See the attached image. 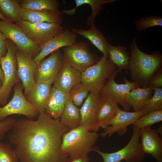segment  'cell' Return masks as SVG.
<instances>
[{"instance_id": "6da1fadb", "label": "cell", "mask_w": 162, "mask_h": 162, "mask_svg": "<svg viewBox=\"0 0 162 162\" xmlns=\"http://www.w3.org/2000/svg\"><path fill=\"white\" fill-rule=\"evenodd\" d=\"M69 128L45 112L36 120H16L8 136L20 162H68V156L60 151L63 135Z\"/></svg>"}, {"instance_id": "7a4b0ae2", "label": "cell", "mask_w": 162, "mask_h": 162, "mask_svg": "<svg viewBox=\"0 0 162 162\" xmlns=\"http://www.w3.org/2000/svg\"><path fill=\"white\" fill-rule=\"evenodd\" d=\"M130 46L131 55L128 69L130 71L131 78L139 87L147 88L150 78L162 68V54L158 51H154L151 54L141 51L134 37Z\"/></svg>"}, {"instance_id": "3957f363", "label": "cell", "mask_w": 162, "mask_h": 162, "mask_svg": "<svg viewBox=\"0 0 162 162\" xmlns=\"http://www.w3.org/2000/svg\"><path fill=\"white\" fill-rule=\"evenodd\" d=\"M98 137L97 132L89 131L81 126L71 129L62 136L61 152L69 156L68 160L84 158L89 152L100 150L94 146Z\"/></svg>"}, {"instance_id": "277c9868", "label": "cell", "mask_w": 162, "mask_h": 162, "mask_svg": "<svg viewBox=\"0 0 162 162\" xmlns=\"http://www.w3.org/2000/svg\"><path fill=\"white\" fill-rule=\"evenodd\" d=\"M117 70L107 56H103L94 65L81 73V82L90 92L95 95L99 92L114 72Z\"/></svg>"}, {"instance_id": "5b68a950", "label": "cell", "mask_w": 162, "mask_h": 162, "mask_svg": "<svg viewBox=\"0 0 162 162\" xmlns=\"http://www.w3.org/2000/svg\"><path fill=\"white\" fill-rule=\"evenodd\" d=\"M7 52L5 56L0 57V64L4 74V80L0 89V104L7 103L12 87L21 81L17 73V63L16 56L17 47L10 40L7 39Z\"/></svg>"}, {"instance_id": "8992f818", "label": "cell", "mask_w": 162, "mask_h": 162, "mask_svg": "<svg viewBox=\"0 0 162 162\" xmlns=\"http://www.w3.org/2000/svg\"><path fill=\"white\" fill-rule=\"evenodd\" d=\"M63 55L64 63L81 73L99 59L91 51L87 44L82 41L64 47Z\"/></svg>"}, {"instance_id": "52a82bcc", "label": "cell", "mask_w": 162, "mask_h": 162, "mask_svg": "<svg viewBox=\"0 0 162 162\" xmlns=\"http://www.w3.org/2000/svg\"><path fill=\"white\" fill-rule=\"evenodd\" d=\"M133 134L127 144L120 150L114 152L106 153L100 150L96 152L102 158L104 162H121L123 160L126 162H142L145 154L142 150L139 142L140 129L132 125Z\"/></svg>"}, {"instance_id": "ba28073f", "label": "cell", "mask_w": 162, "mask_h": 162, "mask_svg": "<svg viewBox=\"0 0 162 162\" xmlns=\"http://www.w3.org/2000/svg\"><path fill=\"white\" fill-rule=\"evenodd\" d=\"M23 88L20 81L14 86V92L12 99L3 106L0 107V122L13 114L23 115L31 119L38 116L39 112L23 94Z\"/></svg>"}, {"instance_id": "9c48e42d", "label": "cell", "mask_w": 162, "mask_h": 162, "mask_svg": "<svg viewBox=\"0 0 162 162\" xmlns=\"http://www.w3.org/2000/svg\"><path fill=\"white\" fill-rule=\"evenodd\" d=\"M118 73L117 70L114 72L99 94L102 98L120 104L124 110L129 111L131 106L126 101L127 96L132 90L139 86L136 82L129 81L125 77H123L124 84L117 83L115 78Z\"/></svg>"}, {"instance_id": "30bf717a", "label": "cell", "mask_w": 162, "mask_h": 162, "mask_svg": "<svg viewBox=\"0 0 162 162\" xmlns=\"http://www.w3.org/2000/svg\"><path fill=\"white\" fill-rule=\"evenodd\" d=\"M16 24L29 39L41 47L64 30L61 24L58 23H33L22 20Z\"/></svg>"}, {"instance_id": "8fae6325", "label": "cell", "mask_w": 162, "mask_h": 162, "mask_svg": "<svg viewBox=\"0 0 162 162\" xmlns=\"http://www.w3.org/2000/svg\"><path fill=\"white\" fill-rule=\"evenodd\" d=\"M0 30L18 49L29 54L33 58L40 51L41 47L29 39L16 24L0 20Z\"/></svg>"}, {"instance_id": "7c38bea8", "label": "cell", "mask_w": 162, "mask_h": 162, "mask_svg": "<svg viewBox=\"0 0 162 162\" xmlns=\"http://www.w3.org/2000/svg\"><path fill=\"white\" fill-rule=\"evenodd\" d=\"M43 59L37 65L34 75L35 83L51 85L59 70L64 63L63 54L58 49Z\"/></svg>"}, {"instance_id": "4fadbf2b", "label": "cell", "mask_w": 162, "mask_h": 162, "mask_svg": "<svg viewBox=\"0 0 162 162\" xmlns=\"http://www.w3.org/2000/svg\"><path fill=\"white\" fill-rule=\"evenodd\" d=\"M16 56L17 76L22 82L26 96L35 83L34 75L37 65L30 55L17 48Z\"/></svg>"}, {"instance_id": "5bb4252c", "label": "cell", "mask_w": 162, "mask_h": 162, "mask_svg": "<svg viewBox=\"0 0 162 162\" xmlns=\"http://www.w3.org/2000/svg\"><path fill=\"white\" fill-rule=\"evenodd\" d=\"M148 113L145 111L130 112L119 108L116 115L110 122L109 126L104 129V132L100 135L103 137H109L117 133L118 136H123L127 131L129 125L133 124L138 119Z\"/></svg>"}, {"instance_id": "9a60e30c", "label": "cell", "mask_w": 162, "mask_h": 162, "mask_svg": "<svg viewBox=\"0 0 162 162\" xmlns=\"http://www.w3.org/2000/svg\"><path fill=\"white\" fill-rule=\"evenodd\" d=\"M158 133L151 127L140 129V144L144 154H150L158 162H162V138Z\"/></svg>"}, {"instance_id": "2e32d148", "label": "cell", "mask_w": 162, "mask_h": 162, "mask_svg": "<svg viewBox=\"0 0 162 162\" xmlns=\"http://www.w3.org/2000/svg\"><path fill=\"white\" fill-rule=\"evenodd\" d=\"M77 35L68 29L51 39L41 47L39 53L33 61L38 65L44 58L61 47L69 46L76 42Z\"/></svg>"}, {"instance_id": "e0dca14e", "label": "cell", "mask_w": 162, "mask_h": 162, "mask_svg": "<svg viewBox=\"0 0 162 162\" xmlns=\"http://www.w3.org/2000/svg\"><path fill=\"white\" fill-rule=\"evenodd\" d=\"M101 98L99 94L90 92L80 109L81 117L80 125L90 131H98L100 128L96 119V114Z\"/></svg>"}, {"instance_id": "ac0fdd59", "label": "cell", "mask_w": 162, "mask_h": 162, "mask_svg": "<svg viewBox=\"0 0 162 162\" xmlns=\"http://www.w3.org/2000/svg\"><path fill=\"white\" fill-rule=\"evenodd\" d=\"M81 81V73L64 63L53 83V87L62 92L69 93L75 85Z\"/></svg>"}, {"instance_id": "d6986e66", "label": "cell", "mask_w": 162, "mask_h": 162, "mask_svg": "<svg viewBox=\"0 0 162 162\" xmlns=\"http://www.w3.org/2000/svg\"><path fill=\"white\" fill-rule=\"evenodd\" d=\"M62 12L58 9L55 10H33L21 9L20 16L22 20L31 23L62 22Z\"/></svg>"}, {"instance_id": "ffe728a7", "label": "cell", "mask_w": 162, "mask_h": 162, "mask_svg": "<svg viewBox=\"0 0 162 162\" xmlns=\"http://www.w3.org/2000/svg\"><path fill=\"white\" fill-rule=\"evenodd\" d=\"M51 88V85L35 82L28 94L25 97L39 113L45 112Z\"/></svg>"}, {"instance_id": "44dd1931", "label": "cell", "mask_w": 162, "mask_h": 162, "mask_svg": "<svg viewBox=\"0 0 162 162\" xmlns=\"http://www.w3.org/2000/svg\"><path fill=\"white\" fill-rule=\"evenodd\" d=\"M69 93L62 92L52 87L46 104L45 112L50 117L59 119L66 102L70 100Z\"/></svg>"}, {"instance_id": "7402d4cb", "label": "cell", "mask_w": 162, "mask_h": 162, "mask_svg": "<svg viewBox=\"0 0 162 162\" xmlns=\"http://www.w3.org/2000/svg\"><path fill=\"white\" fill-rule=\"evenodd\" d=\"M119 108L117 104L101 97L96 114V119L99 127L104 129L108 126Z\"/></svg>"}, {"instance_id": "603a6c76", "label": "cell", "mask_w": 162, "mask_h": 162, "mask_svg": "<svg viewBox=\"0 0 162 162\" xmlns=\"http://www.w3.org/2000/svg\"><path fill=\"white\" fill-rule=\"evenodd\" d=\"M90 26L88 30L74 28L72 31L76 34L82 36L88 39L103 53V56L109 57L107 52L108 43L107 39L94 23Z\"/></svg>"}, {"instance_id": "cb8c5ba5", "label": "cell", "mask_w": 162, "mask_h": 162, "mask_svg": "<svg viewBox=\"0 0 162 162\" xmlns=\"http://www.w3.org/2000/svg\"><path fill=\"white\" fill-rule=\"evenodd\" d=\"M153 90L150 87L134 88L128 94L126 101L133 107L134 112L143 111L146 103L152 96Z\"/></svg>"}, {"instance_id": "d4e9b609", "label": "cell", "mask_w": 162, "mask_h": 162, "mask_svg": "<svg viewBox=\"0 0 162 162\" xmlns=\"http://www.w3.org/2000/svg\"><path fill=\"white\" fill-rule=\"evenodd\" d=\"M126 46H114L108 44L107 52L109 59L117 67L118 72L129 69L130 57Z\"/></svg>"}, {"instance_id": "484cf974", "label": "cell", "mask_w": 162, "mask_h": 162, "mask_svg": "<svg viewBox=\"0 0 162 162\" xmlns=\"http://www.w3.org/2000/svg\"><path fill=\"white\" fill-rule=\"evenodd\" d=\"M60 123L71 129L80 125L81 117L80 110L70 99L66 103L60 117Z\"/></svg>"}, {"instance_id": "4316f807", "label": "cell", "mask_w": 162, "mask_h": 162, "mask_svg": "<svg viewBox=\"0 0 162 162\" xmlns=\"http://www.w3.org/2000/svg\"><path fill=\"white\" fill-rule=\"evenodd\" d=\"M116 0H75L76 5L73 9L69 10H64L62 13L68 15H73L76 12L77 7L83 4H89L91 7L92 12L90 15L87 19V25L90 26L94 23L97 15L100 13V11L103 8L105 4L114 2Z\"/></svg>"}, {"instance_id": "83f0119b", "label": "cell", "mask_w": 162, "mask_h": 162, "mask_svg": "<svg viewBox=\"0 0 162 162\" xmlns=\"http://www.w3.org/2000/svg\"><path fill=\"white\" fill-rule=\"evenodd\" d=\"M21 8L17 0H0V12L12 22L18 23L22 20L20 16Z\"/></svg>"}, {"instance_id": "f1b7e54d", "label": "cell", "mask_w": 162, "mask_h": 162, "mask_svg": "<svg viewBox=\"0 0 162 162\" xmlns=\"http://www.w3.org/2000/svg\"><path fill=\"white\" fill-rule=\"evenodd\" d=\"M22 9L33 10L58 9V2L56 0H17Z\"/></svg>"}, {"instance_id": "f546056e", "label": "cell", "mask_w": 162, "mask_h": 162, "mask_svg": "<svg viewBox=\"0 0 162 162\" xmlns=\"http://www.w3.org/2000/svg\"><path fill=\"white\" fill-rule=\"evenodd\" d=\"M162 120V110L151 112L141 117L135 121L133 125L141 129L151 127L154 124Z\"/></svg>"}, {"instance_id": "4dcf8cb0", "label": "cell", "mask_w": 162, "mask_h": 162, "mask_svg": "<svg viewBox=\"0 0 162 162\" xmlns=\"http://www.w3.org/2000/svg\"><path fill=\"white\" fill-rule=\"evenodd\" d=\"M135 29L138 31L145 30L156 26H162V17L160 16L146 15L135 22Z\"/></svg>"}, {"instance_id": "1f68e13d", "label": "cell", "mask_w": 162, "mask_h": 162, "mask_svg": "<svg viewBox=\"0 0 162 162\" xmlns=\"http://www.w3.org/2000/svg\"><path fill=\"white\" fill-rule=\"evenodd\" d=\"M89 92V90L81 82L77 83L69 93L70 100L76 106H80L88 96Z\"/></svg>"}, {"instance_id": "d6a6232c", "label": "cell", "mask_w": 162, "mask_h": 162, "mask_svg": "<svg viewBox=\"0 0 162 162\" xmlns=\"http://www.w3.org/2000/svg\"><path fill=\"white\" fill-rule=\"evenodd\" d=\"M154 95L145 105L143 111L148 113L162 110V88L153 87Z\"/></svg>"}, {"instance_id": "836d02e7", "label": "cell", "mask_w": 162, "mask_h": 162, "mask_svg": "<svg viewBox=\"0 0 162 162\" xmlns=\"http://www.w3.org/2000/svg\"><path fill=\"white\" fill-rule=\"evenodd\" d=\"M16 155L10 145L0 142V162H18Z\"/></svg>"}, {"instance_id": "e575fe53", "label": "cell", "mask_w": 162, "mask_h": 162, "mask_svg": "<svg viewBox=\"0 0 162 162\" xmlns=\"http://www.w3.org/2000/svg\"><path fill=\"white\" fill-rule=\"evenodd\" d=\"M16 120L8 118L0 122V140L3 139L5 133L13 128Z\"/></svg>"}, {"instance_id": "d590c367", "label": "cell", "mask_w": 162, "mask_h": 162, "mask_svg": "<svg viewBox=\"0 0 162 162\" xmlns=\"http://www.w3.org/2000/svg\"><path fill=\"white\" fill-rule=\"evenodd\" d=\"M162 87V68L157 71L150 78L148 83L147 87Z\"/></svg>"}, {"instance_id": "8d00e7d4", "label": "cell", "mask_w": 162, "mask_h": 162, "mask_svg": "<svg viewBox=\"0 0 162 162\" xmlns=\"http://www.w3.org/2000/svg\"><path fill=\"white\" fill-rule=\"evenodd\" d=\"M6 39L4 34L0 30V57L5 56L7 53Z\"/></svg>"}, {"instance_id": "74e56055", "label": "cell", "mask_w": 162, "mask_h": 162, "mask_svg": "<svg viewBox=\"0 0 162 162\" xmlns=\"http://www.w3.org/2000/svg\"><path fill=\"white\" fill-rule=\"evenodd\" d=\"M4 80V74L0 64V81L2 84L3 83Z\"/></svg>"}, {"instance_id": "f35d334b", "label": "cell", "mask_w": 162, "mask_h": 162, "mask_svg": "<svg viewBox=\"0 0 162 162\" xmlns=\"http://www.w3.org/2000/svg\"><path fill=\"white\" fill-rule=\"evenodd\" d=\"M84 158H79L71 160H68V162H83Z\"/></svg>"}, {"instance_id": "ab89813d", "label": "cell", "mask_w": 162, "mask_h": 162, "mask_svg": "<svg viewBox=\"0 0 162 162\" xmlns=\"http://www.w3.org/2000/svg\"><path fill=\"white\" fill-rule=\"evenodd\" d=\"M0 20L8 22H11L10 21L5 18L0 12Z\"/></svg>"}, {"instance_id": "60d3db41", "label": "cell", "mask_w": 162, "mask_h": 162, "mask_svg": "<svg viewBox=\"0 0 162 162\" xmlns=\"http://www.w3.org/2000/svg\"><path fill=\"white\" fill-rule=\"evenodd\" d=\"M158 133H160L162 135V124H160L158 128L156 129Z\"/></svg>"}, {"instance_id": "b9f144b4", "label": "cell", "mask_w": 162, "mask_h": 162, "mask_svg": "<svg viewBox=\"0 0 162 162\" xmlns=\"http://www.w3.org/2000/svg\"><path fill=\"white\" fill-rule=\"evenodd\" d=\"M89 158L88 156L84 158L83 162H89Z\"/></svg>"}, {"instance_id": "7bdbcfd3", "label": "cell", "mask_w": 162, "mask_h": 162, "mask_svg": "<svg viewBox=\"0 0 162 162\" xmlns=\"http://www.w3.org/2000/svg\"><path fill=\"white\" fill-rule=\"evenodd\" d=\"M2 85V83H1V81H0V89L1 88Z\"/></svg>"}]
</instances>
